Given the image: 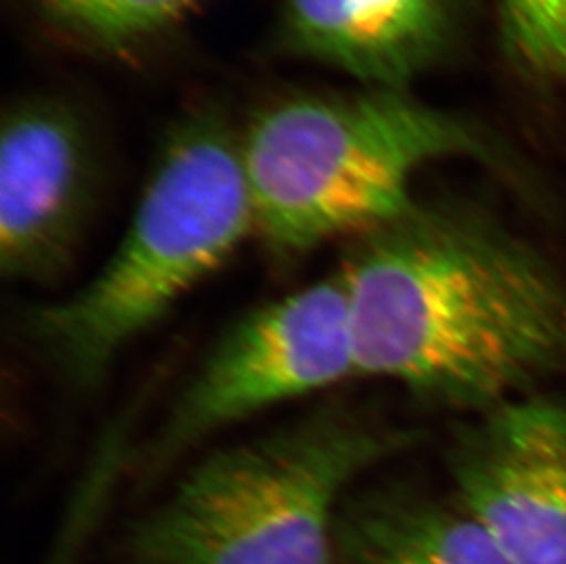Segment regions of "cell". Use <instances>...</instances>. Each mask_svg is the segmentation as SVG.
<instances>
[{
  "instance_id": "6da1fadb",
  "label": "cell",
  "mask_w": 566,
  "mask_h": 564,
  "mask_svg": "<svg viewBox=\"0 0 566 564\" xmlns=\"http://www.w3.org/2000/svg\"><path fill=\"white\" fill-rule=\"evenodd\" d=\"M342 268L358 376L484 412L566 376V272L497 220L418 206Z\"/></svg>"
},
{
  "instance_id": "7a4b0ae2",
  "label": "cell",
  "mask_w": 566,
  "mask_h": 564,
  "mask_svg": "<svg viewBox=\"0 0 566 564\" xmlns=\"http://www.w3.org/2000/svg\"><path fill=\"white\" fill-rule=\"evenodd\" d=\"M250 237L241 136L217 114H192L167 136L113 255L69 297L33 306L28 337L61 378L91 389Z\"/></svg>"
},
{
  "instance_id": "3957f363",
  "label": "cell",
  "mask_w": 566,
  "mask_h": 564,
  "mask_svg": "<svg viewBox=\"0 0 566 564\" xmlns=\"http://www.w3.org/2000/svg\"><path fill=\"white\" fill-rule=\"evenodd\" d=\"M415 435L325 405L195 463L130 524L134 564H331L354 482Z\"/></svg>"
},
{
  "instance_id": "277c9868",
  "label": "cell",
  "mask_w": 566,
  "mask_h": 564,
  "mask_svg": "<svg viewBox=\"0 0 566 564\" xmlns=\"http://www.w3.org/2000/svg\"><path fill=\"white\" fill-rule=\"evenodd\" d=\"M241 145L255 237L283 261L407 213L412 178L431 161L488 156L464 123L379 88L281 100L253 116Z\"/></svg>"
},
{
  "instance_id": "5b68a950",
  "label": "cell",
  "mask_w": 566,
  "mask_h": 564,
  "mask_svg": "<svg viewBox=\"0 0 566 564\" xmlns=\"http://www.w3.org/2000/svg\"><path fill=\"white\" fill-rule=\"evenodd\" d=\"M358 376L342 272L242 315L220 336L145 448L161 469L226 427Z\"/></svg>"
},
{
  "instance_id": "8992f818",
  "label": "cell",
  "mask_w": 566,
  "mask_h": 564,
  "mask_svg": "<svg viewBox=\"0 0 566 564\" xmlns=\"http://www.w3.org/2000/svg\"><path fill=\"white\" fill-rule=\"evenodd\" d=\"M459 506L512 564H566V401L530 393L479 412L449 455Z\"/></svg>"
},
{
  "instance_id": "52a82bcc",
  "label": "cell",
  "mask_w": 566,
  "mask_h": 564,
  "mask_svg": "<svg viewBox=\"0 0 566 564\" xmlns=\"http://www.w3.org/2000/svg\"><path fill=\"white\" fill-rule=\"evenodd\" d=\"M94 160L69 108L32 100L11 111L0 145V270L46 282L66 272L94 200Z\"/></svg>"
},
{
  "instance_id": "ba28073f",
  "label": "cell",
  "mask_w": 566,
  "mask_h": 564,
  "mask_svg": "<svg viewBox=\"0 0 566 564\" xmlns=\"http://www.w3.org/2000/svg\"><path fill=\"white\" fill-rule=\"evenodd\" d=\"M442 0H284V38L379 91H398L442 46Z\"/></svg>"
},
{
  "instance_id": "9c48e42d",
  "label": "cell",
  "mask_w": 566,
  "mask_h": 564,
  "mask_svg": "<svg viewBox=\"0 0 566 564\" xmlns=\"http://www.w3.org/2000/svg\"><path fill=\"white\" fill-rule=\"evenodd\" d=\"M336 550L343 564H512L464 508L400 488L348 495Z\"/></svg>"
},
{
  "instance_id": "30bf717a",
  "label": "cell",
  "mask_w": 566,
  "mask_h": 564,
  "mask_svg": "<svg viewBox=\"0 0 566 564\" xmlns=\"http://www.w3.org/2000/svg\"><path fill=\"white\" fill-rule=\"evenodd\" d=\"M501 24L515 63L566 94V0H501Z\"/></svg>"
}]
</instances>
